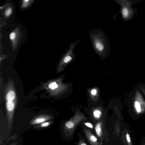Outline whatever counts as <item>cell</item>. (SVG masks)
<instances>
[{
  "mask_svg": "<svg viewBox=\"0 0 145 145\" xmlns=\"http://www.w3.org/2000/svg\"><path fill=\"white\" fill-rule=\"evenodd\" d=\"M33 0H24L22 1L21 8H24L29 7L32 3Z\"/></svg>",
  "mask_w": 145,
  "mask_h": 145,
  "instance_id": "cell-9",
  "label": "cell"
},
{
  "mask_svg": "<svg viewBox=\"0 0 145 145\" xmlns=\"http://www.w3.org/2000/svg\"><path fill=\"white\" fill-rule=\"evenodd\" d=\"M95 129L96 133L99 138H101L103 134V126L101 122H99L95 125Z\"/></svg>",
  "mask_w": 145,
  "mask_h": 145,
  "instance_id": "cell-7",
  "label": "cell"
},
{
  "mask_svg": "<svg viewBox=\"0 0 145 145\" xmlns=\"http://www.w3.org/2000/svg\"><path fill=\"white\" fill-rule=\"evenodd\" d=\"M13 8L12 7H8L6 8L4 11V15L7 18L8 17L12 14V12Z\"/></svg>",
  "mask_w": 145,
  "mask_h": 145,
  "instance_id": "cell-8",
  "label": "cell"
},
{
  "mask_svg": "<svg viewBox=\"0 0 145 145\" xmlns=\"http://www.w3.org/2000/svg\"><path fill=\"white\" fill-rule=\"evenodd\" d=\"M126 139L127 143L129 145H131V140L129 134L127 133L126 134Z\"/></svg>",
  "mask_w": 145,
  "mask_h": 145,
  "instance_id": "cell-17",
  "label": "cell"
},
{
  "mask_svg": "<svg viewBox=\"0 0 145 145\" xmlns=\"http://www.w3.org/2000/svg\"><path fill=\"white\" fill-rule=\"evenodd\" d=\"M78 145H87V144L83 140H81L79 141Z\"/></svg>",
  "mask_w": 145,
  "mask_h": 145,
  "instance_id": "cell-19",
  "label": "cell"
},
{
  "mask_svg": "<svg viewBox=\"0 0 145 145\" xmlns=\"http://www.w3.org/2000/svg\"><path fill=\"white\" fill-rule=\"evenodd\" d=\"M50 123L49 122H44L41 123L39 127H48L50 124Z\"/></svg>",
  "mask_w": 145,
  "mask_h": 145,
  "instance_id": "cell-16",
  "label": "cell"
},
{
  "mask_svg": "<svg viewBox=\"0 0 145 145\" xmlns=\"http://www.w3.org/2000/svg\"><path fill=\"white\" fill-rule=\"evenodd\" d=\"M11 145H16V144H12Z\"/></svg>",
  "mask_w": 145,
  "mask_h": 145,
  "instance_id": "cell-22",
  "label": "cell"
},
{
  "mask_svg": "<svg viewBox=\"0 0 145 145\" xmlns=\"http://www.w3.org/2000/svg\"></svg>",
  "mask_w": 145,
  "mask_h": 145,
  "instance_id": "cell-23",
  "label": "cell"
},
{
  "mask_svg": "<svg viewBox=\"0 0 145 145\" xmlns=\"http://www.w3.org/2000/svg\"><path fill=\"white\" fill-rule=\"evenodd\" d=\"M49 87L52 89H54L55 88H57L58 85L56 82H53L51 83L49 85Z\"/></svg>",
  "mask_w": 145,
  "mask_h": 145,
  "instance_id": "cell-14",
  "label": "cell"
},
{
  "mask_svg": "<svg viewBox=\"0 0 145 145\" xmlns=\"http://www.w3.org/2000/svg\"><path fill=\"white\" fill-rule=\"evenodd\" d=\"M83 118L80 116H76L65 123L64 129L67 136L69 137L72 135L77 125L83 120Z\"/></svg>",
  "mask_w": 145,
  "mask_h": 145,
  "instance_id": "cell-3",
  "label": "cell"
},
{
  "mask_svg": "<svg viewBox=\"0 0 145 145\" xmlns=\"http://www.w3.org/2000/svg\"><path fill=\"white\" fill-rule=\"evenodd\" d=\"M91 93L93 95H95L97 93V91L95 89H93Z\"/></svg>",
  "mask_w": 145,
  "mask_h": 145,
  "instance_id": "cell-21",
  "label": "cell"
},
{
  "mask_svg": "<svg viewBox=\"0 0 145 145\" xmlns=\"http://www.w3.org/2000/svg\"><path fill=\"white\" fill-rule=\"evenodd\" d=\"M50 119V118L48 116L38 117L32 120L30 123V124L31 125H33L41 124Z\"/></svg>",
  "mask_w": 145,
  "mask_h": 145,
  "instance_id": "cell-6",
  "label": "cell"
},
{
  "mask_svg": "<svg viewBox=\"0 0 145 145\" xmlns=\"http://www.w3.org/2000/svg\"><path fill=\"white\" fill-rule=\"evenodd\" d=\"M129 14V11L126 8H123L122 10V15L125 18L127 17Z\"/></svg>",
  "mask_w": 145,
  "mask_h": 145,
  "instance_id": "cell-12",
  "label": "cell"
},
{
  "mask_svg": "<svg viewBox=\"0 0 145 145\" xmlns=\"http://www.w3.org/2000/svg\"><path fill=\"white\" fill-rule=\"evenodd\" d=\"M72 59V57L68 54L64 57L63 61L65 63H67L70 61Z\"/></svg>",
  "mask_w": 145,
  "mask_h": 145,
  "instance_id": "cell-15",
  "label": "cell"
},
{
  "mask_svg": "<svg viewBox=\"0 0 145 145\" xmlns=\"http://www.w3.org/2000/svg\"><path fill=\"white\" fill-rule=\"evenodd\" d=\"M140 89L143 94L145 95V88L142 86L140 87Z\"/></svg>",
  "mask_w": 145,
  "mask_h": 145,
  "instance_id": "cell-20",
  "label": "cell"
},
{
  "mask_svg": "<svg viewBox=\"0 0 145 145\" xmlns=\"http://www.w3.org/2000/svg\"><path fill=\"white\" fill-rule=\"evenodd\" d=\"M6 105L7 108L9 111L12 110L14 108V104L12 101H8Z\"/></svg>",
  "mask_w": 145,
  "mask_h": 145,
  "instance_id": "cell-11",
  "label": "cell"
},
{
  "mask_svg": "<svg viewBox=\"0 0 145 145\" xmlns=\"http://www.w3.org/2000/svg\"><path fill=\"white\" fill-rule=\"evenodd\" d=\"M84 124L87 126L88 127L92 129L93 128V127L92 125L90 123H84Z\"/></svg>",
  "mask_w": 145,
  "mask_h": 145,
  "instance_id": "cell-18",
  "label": "cell"
},
{
  "mask_svg": "<svg viewBox=\"0 0 145 145\" xmlns=\"http://www.w3.org/2000/svg\"><path fill=\"white\" fill-rule=\"evenodd\" d=\"M21 36L22 33L19 27L15 28L10 34L9 37L13 51L16 49Z\"/></svg>",
  "mask_w": 145,
  "mask_h": 145,
  "instance_id": "cell-4",
  "label": "cell"
},
{
  "mask_svg": "<svg viewBox=\"0 0 145 145\" xmlns=\"http://www.w3.org/2000/svg\"><path fill=\"white\" fill-rule=\"evenodd\" d=\"M86 136L91 145H101L98 141L97 138L88 129L84 128Z\"/></svg>",
  "mask_w": 145,
  "mask_h": 145,
  "instance_id": "cell-5",
  "label": "cell"
},
{
  "mask_svg": "<svg viewBox=\"0 0 145 145\" xmlns=\"http://www.w3.org/2000/svg\"><path fill=\"white\" fill-rule=\"evenodd\" d=\"M15 97V93L12 91H9L7 94L6 99L8 101H12L13 100Z\"/></svg>",
  "mask_w": 145,
  "mask_h": 145,
  "instance_id": "cell-10",
  "label": "cell"
},
{
  "mask_svg": "<svg viewBox=\"0 0 145 145\" xmlns=\"http://www.w3.org/2000/svg\"><path fill=\"white\" fill-rule=\"evenodd\" d=\"M134 99L133 109L135 113L137 114L144 113L145 112V100L138 90L136 91Z\"/></svg>",
  "mask_w": 145,
  "mask_h": 145,
  "instance_id": "cell-2",
  "label": "cell"
},
{
  "mask_svg": "<svg viewBox=\"0 0 145 145\" xmlns=\"http://www.w3.org/2000/svg\"><path fill=\"white\" fill-rule=\"evenodd\" d=\"M89 37L94 52L101 56L110 52L109 43L107 36L99 29H94L89 32Z\"/></svg>",
  "mask_w": 145,
  "mask_h": 145,
  "instance_id": "cell-1",
  "label": "cell"
},
{
  "mask_svg": "<svg viewBox=\"0 0 145 145\" xmlns=\"http://www.w3.org/2000/svg\"><path fill=\"white\" fill-rule=\"evenodd\" d=\"M101 112L98 110L95 111L93 113L94 116L97 118H99L101 115Z\"/></svg>",
  "mask_w": 145,
  "mask_h": 145,
  "instance_id": "cell-13",
  "label": "cell"
}]
</instances>
